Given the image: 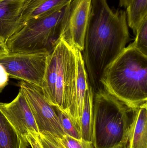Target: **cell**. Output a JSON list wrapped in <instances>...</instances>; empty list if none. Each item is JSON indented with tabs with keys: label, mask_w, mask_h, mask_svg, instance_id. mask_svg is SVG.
I'll return each mask as SVG.
<instances>
[{
	"label": "cell",
	"mask_w": 147,
	"mask_h": 148,
	"mask_svg": "<svg viewBox=\"0 0 147 148\" xmlns=\"http://www.w3.org/2000/svg\"><path fill=\"white\" fill-rule=\"evenodd\" d=\"M59 139L66 148H96L92 142L78 140L68 135H65Z\"/></svg>",
	"instance_id": "d6986e66"
},
{
	"label": "cell",
	"mask_w": 147,
	"mask_h": 148,
	"mask_svg": "<svg viewBox=\"0 0 147 148\" xmlns=\"http://www.w3.org/2000/svg\"><path fill=\"white\" fill-rule=\"evenodd\" d=\"M28 1H0V38L5 44L24 26L22 22V17Z\"/></svg>",
	"instance_id": "30bf717a"
},
{
	"label": "cell",
	"mask_w": 147,
	"mask_h": 148,
	"mask_svg": "<svg viewBox=\"0 0 147 148\" xmlns=\"http://www.w3.org/2000/svg\"><path fill=\"white\" fill-rule=\"evenodd\" d=\"M38 134L29 133L26 136V140L32 148H43Z\"/></svg>",
	"instance_id": "44dd1931"
},
{
	"label": "cell",
	"mask_w": 147,
	"mask_h": 148,
	"mask_svg": "<svg viewBox=\"0 0 147 148\" xmlns=\"http://www.w3.org/2000/svg\"><path fill=\"white\" fill-rule=\"evenodd\" d=\"M55 108L65 134L78 140H82L80 129L72 119L66 113L56 107Z\"/></svg>",
	"instance_id": "e0dca14e"
},
{
	"label": "cell",
	"mask_w": 147,
	"mask_h": 148,
	"mask_svg": "<svg viewBox=\"0 0 147 148\" xmlns=\"http://www.w3.org/2000/svg\"><path fill=\"white\" fill-rule=\"evenodd\" d=\"M103 89L133 108L147 101V56L133 44L126 47L104 72Z\"/></svg>",
	"instance_id": "3957f363"
},
{
	"label": "cell",
	"mask_w": 147,
	"mask_h": 148,
	"mask_svg": "<svg viewBox=\"0 0 147 148\" xmlns=\"http://www.w3.org/2000/svg\"><path fill=\"white\" fill-rule=\"evenodd\" d=\"M129 39L126 11L110 8L108 0H91L82 56L94 94L103 89L101 80L104 72Z\"/></svg>",
	"instance_id": "6da1fadb"
},
{
	"label": "cell",
	"mask_w": 147,
	"mask_h": 148,
	"mask_svg": "<svg viewBox=\"0 0 147 148\" xmlns=\"http://www.w3.org/2000/svg\"><path fill=\"white\" fill-rule=\"evenodd\" d=\"M29 145L0 110V148H28Z\"/></svg>",
	"instance_id": "4fadbf2b"
},
{
	"label": "cell",
	"mask_w": 147,
	"mask_h": 148,
	"mask_svg": "<svg viewBox=\"0 0 147 148\" xmlns=\"http://www.w3.org/2000/svg\"><path fill=\"white\" fill-rule=\"evenodd\" d=\"M35 120L39 134H50L62 138L65 135L55 107L47 101L40 88L24 81L19 83Z\"/></svg>",
	"instance_id": "52a82bcc"
},
{
	"label": "cell",
	"mask_w": 147,
	"mask_h": 148,
	"mask_svg": "<svg viewBox=\"0 0 147 148\" xmlns=\"http://www.w3.org/2000/svg\"><path fill=\"white\" fill-rule=\"evenodd\" d=\"M3 89H4V88H0V94L1 93L2 91L3 90Z\"/></svg>",
	"instance_id": "d4e9b609"
},
{
	"label": "cell",
	"mask_w": 147,
	"mask_h": 148,
	"mask_svg": "<svg viewBox=\"0 0 147 148\" xmlns=\"http://www.w3.org/2000/svg\"><path fill=\"white\" fill-rule=\"evenodd\" d=\"M38 136L43 148H66L59 138L51 134H39Z\"/></svg>",
	"instance_id": "ffe728a7"
},
{
	"label": "cell",
	"mask_w": 147,
	"mask_h": 148,
	"mask_svg": "<svg viewBox=\"0 0 147 148\" xmlns=\"http://www.w3.org/2000/svg\"><path fill=\"white\" fill-rule=\"evenodd\" d=\"M8 74L5 71L3 67L0 65V88H4L7 85L8 82Z\"/></svg>",
	"instance_id": "7402d4cb"
},
{
	"label": "cell",
	"mask_w": 147,
	"mask_h": 148,
	"mask_svg": "<svg viewBox=\"0 0 147 148\" xmlns=\"http://www.w3.org/2000/svg\"><path fill=\"white\" fill-rule=\"evenodd\" d=\"M66 5L27 21L6 42L9 53L50 54L61 36V21Z\"/></svg>",
	"instance_id": "5b68a950"
},
{
	"label": "cell",
	"mask_w": 147,
	"mask_h": 148,
	"mask_svg": "<svg viewBox=\"0 0 147 148\" xmlns=\"http://www.w3.org/2000/svg\"><path fill=\"white\" fill-rule=\"evenodd\" d=\"M94 92L89 84L86 91L80 123L82 140L92 142L93 106Z\"/></svg>",
	"instance_id": "9a60e30c"
},
{
	"label": "cell",
	"mask_w": 147,
	"mask_h": 148,
	"mask_svg": "<svg viewBox=\"0 0 147 148\" xmlns=\"http://www.w3.org/2000/svg\"><path fill=\"white\" fill-rule=\"evenodd\" d=\"M91 3V0H70L61 21L60 37L81 52L84 49Z\"/></svg>",
	"instance_id": "ba28073f"
},
{
	"label": "cell",
	"mask_w": 147,
	"mask_h": 148,
	"mask_svg": "<svg viewBox=\"0 0 147 148\" xmlns=\"http://www.w3.org/2000/svg\"><path fill=\"white\" fill-rule=\"evenodd\" d=\"M0 110L24 138L39 131L27 100L20 88L17 96L9 103L0 102Z\"/></svg>",
	"instance_id": "9c48e42d"
},
{
	"label": "cell",
	"mask_w": 147,
	"mask_h": 148,
	"mask_svg": "<svg viewBox=\"0 0 147 148\" xmlns=\"http://www.w3.org/2000/svg\"><path fill=\"white\" fill-rule=\"evenodd\" d=\"M48 53H9L0 56V65L12 78L41 89Z\"/></svg>",
	"instance_id": "8992f818"
},
{
	"label": "cell",
	"mask_w": 147,
	"mask_h": 148,
	"mask_svg": "<svg viewBox=\"0 0 147 148\" xmlns=\"http://www.w3.org/2000/svg\"><path fill=\"white\" fill-rule=\"evenodd\" d=\"M130 1L131 0H119V7L126 8Z\"/></svg>",
	"instance_id": "cb8c5ba5"
},
{
	"label": "cell",
	"mask_w": 147,
	"mask_h": 148,
	"mask_svg": "<svg viewBox=\"0 0 147 148\" xmlns=\"http://www.w3.org/2000/svg\"><path fill=\"white\" fill-rule=\"evenodd\" d=\"M70 0H29L22 17L23 25L33 18L48 14L67 5Z\"/></svg>",
	"instance_id": "7c38bea8"
},
{
	"label": "cell",
	"mask_w": 147,
	"mask_h": 148,
	"mask_svg": "<svg viewBox=\"0 0 147 148\" xmlns=\"http://www.w3.org/2000/svg\"><path fill=\"white\" fill-rule=\"evenodd\" d=\"M136 109L104 89L94 94L92 141L96 148H128L129 134Z\"/></svg>",
	"instance_id": "277c9868"
},
{
	"label": "cell",
	"mask_w": 147,
	"mask_h": 148,
	"mask_svg": "<svg viewBox=\"0 0 147 148\" xmlns=\"http://www.w3.org/2000/svg\"><path fill=\"white\" fill-rule=\"evenodd\" d=\"M77 66L76 108L77 116L80 128V119L83 111L84 101L89 83L82 53L77 49Z\"/></svg>",
	"instance_id": "5bb4252c"
},
{
	"label": "cell",
	"mask_w": 147,
	"mask_h": 148,
	"mask_svg": "<svg viewBox=\"0 0 147 148\" xmlns=\"http://www.w3.org/2000/svg\"><path fill=\"white\" fill-rule=\"evenodd\" d=\"M128 148H147V103L137 108L133 114Z\"/></svg>",
	"instance_id": "8fae6325"
},
{
	"label": "cell",
	"mask_w": 147,
	"mask_h": 148,
	"mask_svg": "<svg viewBox=\"0 0 147 148\" xmlns=\"http://www.w3.org/2000/svg\"><path fill=\"white\" fill-rule=\"evenodd\" d=\"M126 9L128 26L135 34L147 18V0H131Z\"/></svg>",
	"instance_id": "2e32d148"
},
{
	"label": "cell",
	"mask_w": 147,
	"mask_h": 148,
	"mask_svg": "<svg viewBox=\"0 0 147 148\" xmlns=\"http://www.w3.org/2000/svg\"><path fill=\"white\" fill-rule=\"evenodd\" d=\"M135 38L132 43L137 50L147 56V18L140 25L135 34Z\"/></svg>",
	"instance_id": "ac0fdd59"
},
{
	"label": "cell",
	"mask_w": 147,
	"mask_h": 148,
	"mask_svg": "<svg viewBox=\"0 0 147 148\" xmlns=\"http://www.w3.org/2000/svg\"><path fill=\"white\" fill-rule=\"evenodd\" d=\"M77 73V49L60 37L47 56L41 91L47 101L67 114L79 128L76 108Z\"/></svg>",
	"instance_id": "7a4b0ae2"
},
{
	"label": "cell",
	"mask_w": 147,
	"mask_h": 148,
	"mask_svg": "<svg viewBox=\"0 0 147 148\" xmlns=\"http://www.w3.org/2000/svg\"><path fill=\"white\" fill-rule=\"evenodd\" d=\"M3 42V41L2 40H1V38H0V42ZM3 43H4V42H3Z\"/></svg>",
	"instance_id": "484cf974"
},
{
	"label": "cell",
	"mask_w": 147,
	"mask_h": 148,
	"mask_svg": "<svg viewBox=\"0 0 147 148\" xmlns=\"http://www.w3.org/2000/svg\"><path fill=\"white\" fill-rule=\"evenodd\" d=\"M1 1V0H0V1Z\"/></svg>",
	"instance_id": "4316f807"
},
{
	"label": "cell",
	"mask_w": 147,
	"mask_h": 148,
	"mask_svg": "<svg viewBox=\"0 0 147 148\" xmlns=\"http://www.w3.org/2000/svg\"><path fill=\"white\" fill-rule=\"evenodd\" d=\"M9 53L6 44L3 42H0V56L5 55Z\"/></svg>",
	"instance_id": "603a6c76"
}]
</instances>
